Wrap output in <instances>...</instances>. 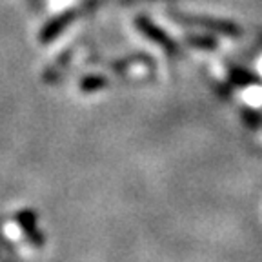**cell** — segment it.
Wrapping results in <instances>:
<instances>
[{
  "label": "cell",
  "mask_w": 262,
  "mask_h": 262,
  "mask_svg": "<svg viewBox=\"0 0 262 262\" xmlns=\"http://www.w3.org/2000/svg\"><path fill=\"white\" fill-rule=\"evenodd\" d=\"M15 221L18 224V228L22 229V233L26 235V238L35 248H42L46 244L44 233H40V229L37 228V213L33 211V209H20L15 215Z\"/></svg>",
  "instance_id": "obj_1"
},
{
  "label": "cell",
  "mask_w": 262,
  "mask_h": 262,
  "mask_svg": "<svg viewBox=\"0 0 262 262\" xmlns=\"http://www.w3.org/2000/svg\"><path fill=\"white\" fill-rule=\"evenodd\" d=\"M106 78L104 77H95V75H90V77H84L80 80V91L82 93H93V91L100 90L102 86H106Z\"/></svg>",
  "instance_id": "obj_3"
},
{
  "label": "cell",
  "mask_w": 262,
  "mask_h": 262,
  "mask_svg": "<svg viewBox=\"0 0 262 262\" xmlns=\"http://www.w3.org/2000/svg\"><path fill=\"white\" fill-rule=\"evenodd\" d=\"M75 16H77V11H73V9H70V11H66V13H62V15L55 16L53 20H49L48 24L42 28L40 40L42 42H49V40H53V38H57L58 35H60V33L68 28V24H70V22H73Z\"/></svg>",
  "instance_id": "obj_2"
}]
</instances>
